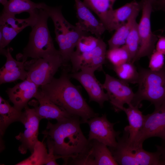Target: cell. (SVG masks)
Returning <instances> with one entry per match:
<instances>
[{"mask_svg": "<svg viewBox=\"0 0 165 165\" xmlns=\"http://www.w3.org/2000/svg\"><path fill=\"white\" fill-rule=\"evenodd\" d=\"M80 118L72 116L53 124L48 121L42 133L51 141L54 154L61 156L67 164L71 160L86 154L90 147V141L80 127Z\"/></svg>", "mask_w": 165, "mask_h": 165, "instance_id": "1", "label": "cell"}, {"mask_svg": "<svg viewBox=\"0 0 165 165\" xmlns=\"http://www.w3.org/2000/svg\"><path fill=\"white\" fill-rule=\"evenodd\" d=\"M64 66L58 78L41 86L42 92L50 100L72 116L79 117L82 123L99 116L89 106L82 95L79 88L70 80L69 69Z\"/></svg>", "mask_w": 165, "mask_h": 165, "instance_id": "2", "label": "cell"}, {"mask_svg": "<svg viewBox=\"0 0 165 165\" xmlns=\"http://www.w3.org/2000/svg\"><path fill=\"white\" fill-rule=\"evenodd\" d=\"M46 11L53 23L55 40L63 61V66H68L80 38L86 32L69 23L64 17L61 6L51 7L43 3L42 8Z\"/></svg>", "mask_w": 165, "mask_h": 165, "instance_id": "3", "label": "cell"}, {"mask_svg": "<svg viewBox=\"0 0 165 165\" xmlns=\"http://www.w3.org/2000/svg\"><path fill=\"white\" fill-rule=\"evenodd\" d=\"M49 16L42 9H38L36 22L31 28L28 44L22 53L17 55V60L24 62L28 58L38 59L60 53L54 45L48 26Z\"/></svg>", "mask_w": 165, "mask_h": 165, "instance_id": "4", "label": "cell"}, {"mask_svg": "<svg viewBox=\"0 0 165 165\" xmlns=\"http://www.w3.org/2000/svg\"><path fill=\"white\" fill-rule=\"evenodd\" d=\"M138 72V88L132 104L140 107L141 102L146 100L154 105L155 108H159L165 102V64L158 71L141 68Z\"/></svg>", "mask_w": 165, "mask_h": 165, "instance_id": "5", "label": "cell"}, {"mask_svg": "<svg viewBox=\"0 0 165 165\" xmlns=\"http://www.w3.org/2000/svg\"><path fill=\"white\" fill-rule=\"evenodd\" d=\"M64 64L60 53L53 54L26 61L24 68L28 79L41 86L50 82L59 68Z\"/></svg>", "mask_w": 165, "mask_h": 165, "instance_id": "6", "label": "cell"}, {"mask_svg": "<svg viewBox=\"0 0 165 165\" xmlns=\"http://www.w3.org/2000/svg\"><path fill=\"white\" fill-rule=\"evenodd\" d=\"M142 14L138 29L140 44L138 52L132 63H134L141 58L150 57L155 50L158 38L152 32L150 17L152 10L151 3L147 0H142Z\"/></svg>", "mask_w": 165, "mask_h": 165, "instance_id": "7", "label": "cell"}, {"mask_svg": "<svg viewBox=\"0 0 165 165\" xmlns=\"http://www.w3.org/2000/svg\"><path fill=\"white\" fill-rule=\"evenodd\" d=\"M152 137L165 140V102L152 113L144 115L143 125L132 145L142 147L144 141Z\"/></svg>", "mask_w": 165, "mask_h": 165, "instance_id": "8", "label": "cell"}, {"mask_svg": "<svg viewBox=\"0 0 165 165\" xmlns=\"http://www.w3.org/2000/svg\"><path fill=\"white\" fill-rule=\"evenodd\" d=\"M38 10L25 19H18L15 15L2 12L0 17V51L5 49L24 29L34 26L37 20Z\"/></svg>", "mask_w": 165, "mask_h": 165, "instance_id": "9", "label": "cell"}, {"mask_svg": "<svg viewBox=\"0 0 165 165\" xmlns=\"http://www.w3.org/2000/svg\"><path fill=\"white\" fill-rule=\"evenodd\" d=\"M102 86L107 91L109 101L115 112L121 111V108L125 104L128 106L132 105L134 93L128 83L106 74Z\"/></svg>", "mask_w": 165, "mask_h": 165, "instance_id": "10", "label": "cell"}, {"mask_svg": "<svg viewBox=\"0 0 165 165\" xmlns=\"http://www.w3.org/2000/svg\"><path fill=\"white\" fill-rule=\"evenodd\" d=\"M24 116L22 123L25 130L16 136L21 144L18 151L22 154H25L28 150L32 153L35 146L38 141V136L39 123L41 119L36 113L34 108H30L28 105L24 108Z\"/></svg>", "mask_w": 165, "mask_h": 165, "instance_id": "11", "label": "cell"}, {"mask_svg": "<svg viewBox=\"0 0 165 165\" xmlns=\"http://www.w3.org/2000/svg\"><path fill=\"white\" fill-rule=\"evenodd\" d=\"M106 45L102 39L97 46L94 50L82 53L74 52L70 61L72 64V73L82 69L95 71L102 68L106 58Z\"/></svg>", "mask_w": 165, "mask_h": 165, "instance_id": "12", "label": "cell"}, {"mask_svg": "<svg viewBox=\"0 0 165 165\" xmlns=\"http://www.w3.org/2000/svg\"><path fill=\"white\" fill-rule=\"evenodd\" d=\"M86 123L90 128L88 139L89 141L96 140L108 147H114L116 145V138L121 132L114 130V126L117 123L109 121L106 114L100 117L98 116L91 118Z\"/></svg>", "mask_w": 165, "mask_h": 165, "instance_id": "13", "label": "cell"}, {"mask_svg": "<svg viewBox=\"0 0 165 165\" xmlns=\"http://www.w3.org/2000/svg\"><path fill=\"white\" fill-rule=\"evenodd\" d=\"M95 71L82 69L75 72L69 74L70 78L78 81L82 86L88 95L89 101L97 103L102 108L104 102L109 101L107 94L105 92L102 84L96 79Z\"/></svg>", "mask_w": 165, "mask_h": 165, "instance_id": "14", "label": "cell"}, {"mask_svg": "<svg viewBox=\"0 0 165 165\" xmlns=\"http://www.w3.org/2000/svg\"><path fill=\"white\" fill-rule=\"evenodd\" d=\"M35 98L30 102L40 119H54L57 121L62 120L72 116L66 111L50 100L38 89Z\"/></svg>", "mask_w": 165, "mask_h": 165, "instance_id": "15", "label": "cell"}, {"mask_svg": "<svg viewBox=\"0 0 165 165\" xmlns=\"http://www.w3.org/2000/svg\"><path fill=\"white\" fill-rule=\"evenodd\" d=\"M78 22L75 25L82 31L90 32L96 37L101 38L106 29L100 20L97 19L81 0H74Z\"/></svg>", "mask_w": 165, "mask_h": 165, "instance_id": "16", "label": "cell"}, {"mask_svg": "<svg viewBox=\"0 0 165 165\" xmlns=\"http://www.w3.org/2000/svg\"><path fill=\"white\" fill-rule=\"evenodd\" d=\"M38 85L27 79L8 88L6 91L13 106L20 111L28 106V102L35 97L38 90Z\"/></svg>", "mask_w": 165, "mask_h": 165, "instance_id": "17", "label": "cell"}, {"mask_svg": "<svg viewBox=\"0 0 165 165\" xmlns=\"http://www.w3.org/2000/svg\"><path fill=\"white\" fill-rule=\"evenodd\" d=\"M129 135L128 132L124 130L122 136L117 137L116 145L108 147L119 164L138 165L135 160L136 148L128 143Z\"/></svg>", "mask_w": 165, "mask_h": 165, "instance_id": "18", "label": "cell"}, {"mask_svg": "<svg viewBox=\"0 0 165 165\" xmlns=\"http://www.w3.org/2000/svg\"><path fill=\"white\" fill-rule=\"evenodd\" d=\"M117 0H83V2L98 17L106 30L114 31L113 6Z\"/></svg>", "mask_w": 165, "mask_h": 165, "instance_id": "19", "label": "cell"}, {"mask_svg": "<svg viewBox=\"0 0 165 165\" xmlns=\"http://www.w3.org/2000/svg\"><path fill=\"white\" fill-rule=\"evenodd\" d=\"M90 141V147L86 154L90 165H118L108 147L96 140Z\"/></svg>", "mask_w": 165, "mask_h": 165, "instance_id": "20", "label": "cell"}, {"mask_svg": "<svg viewBox=\"0 0 165 165\" xmlns=\"http://www.w3.org/2000/svg\"><path fill=\"white\" fill-rule=\"evenodd\" d=\"M139 107L131 105L127 108L123 107L121 108V111L126 113L129 125L125 127L124 130L128 132V141L132 145L143 123L144 115L139 110Z\"/></svg>", "mask_w": 165, "mask_h": 165, "instance_id": "21", "label": "cell"}, {"mask_svg": "<svg viewBox=\"0 0 165 165\" xmlns=\"http://www.w3.org/2000/svg\"><path fill=\"white\" fill-rule=\"evenodd\" d=\"M24 112L11 106L9 102L0 97V137L4 135L8 127L12 123L19 122L22 123Z\"/></svg>", "mask_w": 165, "mask_h": 165, "instance_id": "22", "label": "cell"}, {"mask_svg": "<svg viewBox=\"0 0 165 165\" xmlns=\"http://www.w3.org/2000/svg\"><path fill=\"white\" fill-rule=\"evenodd\" d=\"M141 6V2L134 0L114 9L113 24L114 31L127 21L134 15L138 14Z\"/></svg>", "mask_w": 165, "mask_h": 165, "instance_id": "23", "label": "cell"}, {"mask_svg": "<svg viewBox=\"0 0 165 165\" xmlns=\"http://www.w3.org/2000/svg\"><path fill=\"white\" fill-rule=\"evenodd\" d=\"M43 4V2L36 3L31 0H9L3 6L2 13L15 15L27 12L30 15L42 9Z\"/></svg>", "mask_w": 165, "mask_h": 165, "instance_id": "24", "label": "cell"}, {"mask_svg": "<svg viewBox=\"0 0 165 165\" xmlns=\"http://www.w3.org/2000/svg\"><path fill=\"white\" fill-rule=\"evenodd\" d=\"M138 15V14L134 15L115 30V33L108 41L109 49L120 47L125 45L133 23Z\"/></svg>", "mask_w": 165, "mask_h": 165, "instance_id": "25", "label": "cell"}, {"mask_svg": "<svg viewBox=\"0 0 165 165\" xmlns=\"http://www.w3.org/2000/svg\"><path fill=\"white\" fill-rule=\"evenodd\" d=\"M113 70L119 79L128 83H138L139 73L131 62H127L120 65L113 66Z\"/></svg>", "mask_w": 165, "mask_h": 165, "instance_id": "26", "label": "cell"}, {"mask_svg": "<svg viewBox=\"0 0 165 165\" xmlns=\"http://www.w3.org/2000/svg\"><path fill=\"white\" fill-rule=\"evenodd\" d=\"M31 153V155L28 158L16 165H45L48 152L46 146L43 142L38 141Z\"/></svg>", "mask_w": 165, "mask_h": 165, "instance_id": "27", "label": "cell"}, {"mask_svg": "<svg viewBox=\"0 0 165 165\" xmlns=\"http://www.w3.org/2000/svg\"><path fill=\"white\" fill-rule=\"evenodd\" d=\"M106 58L113 66L131 62L130 54L125 45L120 47L109 49L107 51Z\"/></svg>", "mask_w": 165, "mask_h": 165, "instance_id": "28", "label": "cell"}, {"mask_svg": "<svg viewBox=\"0 0 165 165\" xmlns=\"http://www.w3.org/2000/svg\"><path fill=\"white\" fill-rule=\"evenodd\" d=\"M138 24L136 20H135L133 23L125 45L130 54L131 62L135 58L140 46Z\"/></svg>", "mask_w": 165, "mask_h": 165, "instance_id": "29", "label": "cell"}, {"mask_svg": "<svg viewBox=\"0 0 165 165\" xmlns=\"http://www.w3.org/2000/svg\"><path fill=\"white\" fill-rule=\"evenodd\" d=\"M101 39V38L83 35L79 39L74 52L82 53L91 51L97 46Z\"/></svg>", "mask_w": 165, "mask_h": 165, "instance_id": "30", "label": "cell"}, {"mask_svg": "<svg viewBox=\"0 0 165 165\" xmlns=\"http://www.w3.org/2000/svg\"><path fill=\"white\" fill-rule=\"evenodd\" d=\"M28 72L24 67L13 70L0 73V83L2 84L11 82L20 79L23 81L26 79Z\"/></svg>", "mask_w": 165, "mask_h": 165, "instance_id": "31", "label": "cell"}, {"mask_svg": "<svg viewBox=\"0 0 165 165\" xmlns=\"http://www.w3.org/2000/svg\"><path fill=\"white\" fill-rule=\"evenodd\" d=\"M12 50V48L8 47L1 54L6 57V61L1 68L0 73L9 71L19 68L24 67V62L16 61L13 58L11 54Z\"/></svg>", "mask_w": 165, "mask_h": 165, "instance_id": "32", "label": "cell"}, {"mask_svg": "<svg viewBox=\"0 0 165 165\" xmlns=\"http://www.w3.org/2000/svg\"><path fill=\"white\" fill-rule=\"evenodd\" d=\"M148 67L154 71L162 69L165 64L164 55L156 50H154L150 57Z\"/></svg>", "mask_w": 165, "mask_h": 165, "instance_id": "33", "label": "cell"}, {"mask_svg": "<svg viewBox=\"0 0 165 165\" xmlns=\"http://www.w3.org/2000/svg\"><path fill=\"white\" fill-rule=\"evenodd\" d=\"M47 138V144L48 152L47 160L45 165H59L57 163L56 160L58 159H62V157L61 156L55 155L54 154L53 145L50 139L48 138Z\"/></svg>", "mask_w": 165, "mask_h": 165, "instance_id": "34", "label": "cell"}, {"mask_svg": "<svg viewBox=\"0 0 165 165\" xmlns=\"http://www.w3.org/2000/svg\"><path fill=\"white\" fill-rule=\"evenodd\" d=\"M156 50L165 55V37L161 36L158 39L156 45Z\"/></svg>", "mask_w": 165, "mask_h": 165, "instance_id": "35", "label": "cell"}, {"mask_svg": "<svg viewBox=\"0 0 165 165\" xmlns=\"http://www.w3.org/2000/svg\"><path fill=\"white\" fill-rule=\"evenodd\" d=\"M157 151L160 154V157L163 165H165V141H163L161 145H156Z\"/></svg>", "mask_w": 165, "mask_h": 165, "instance_id": "36", "label": "cell"}, {"mask_svg": "<svg viewBox=\"0 0 165 165\" xmlns=\"http://www.w3.org/2000/svg\"><path fill=\"white\" fill-rule=\"evenodd\" d=\"M155 10L165 11V0H157L154 4Z\"/></svg>", "mask_w": 165, "mask_h": 165, "instance_id": "37", "label": "cell"}, {"mask_svg": "<svg viewBox=\"0 0 165 165\" xmlns=\"http://www.w3.org/2000/svg\"><path fill=\"white\" fill-rule=\"evenodd\" d=\"M8 2V0H0V3L3 6L6 4Z\"/></svg>", "mask_w": 165, "mask_h": 165, "instance_id": "38", "label": "cell"}, {"mask_svg": "<svg viewBox=\"0 0 165 165\" xmlns=\"http://www.w3.org/2000/svg\"><path fill=\"white\" fill-rule=\"evenodd\" d=\"M148 2H150L152 5L154 4L157 0H147Z\"/></svg>", "mask_w": 165, "mask_h": 165, "instance_id": "39", "label": "cell"}, {"mask_svg": "<svg viewBox=\"0 0 165 165\" xmlns=\"http://www.w3.org/2000/svg\"><path fill=\"white\" fill-rule=\"evenodd\" d=\"M164 12L165 13V11ZM164 31H165V26H164Z\"/></svg>", "mask_w": 165, "mask_h": 165, "instance_id": "40", "label": "cell"}, {"mask_svg": "<svg viewBox=\"0 0 165 165\" xmlns=\"http://www.w3.org/2000/svg\"></svg>", "mask_w": 165, "mask_h": 165, "instance_id": "41", "label": "cell"}]
</instances>
